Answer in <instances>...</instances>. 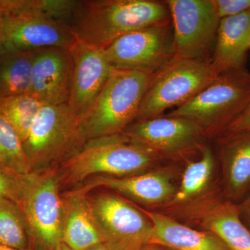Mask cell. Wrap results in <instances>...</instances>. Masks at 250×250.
<instances>
[{
	"mask_svg": "<svg viewBox=\"0 0 250 250\" xmlns=\"http://www.w3.org/2000/svg\"><path fill=\"white\" fill-rule=\"evenodd\" d=\"M227 199L236 204L250 192V131L219 137Z\"/></svg>",
	"mask_w": 250,
	"mask_h": 250,
	"instance_id": "cell-19",
	"label": "cell"
},
{
	"mask_svg": "<svg viewBox=\"0 0 250 250\" xmlns=\"http://www.w3.org/2000/svg\"><path fill=\"white\" fill-rule=\"evenodd\" d=\"M216 76L210 61L173 57L153 76L136 121L161 116L166 110L182 106Z\"/></svg>",
	"mask_w": 250,
	"mask_h": 250,
	"instance_id": "cell-5",
	"label": "cell"
},
{
	"mask_svg": "<svg viewBox=\"0 0 250 250\" xmlns=\"http://www.w3.org/2000/svg\"><path fill=\"white\" fill-rule=\"evenodd\" d=\"M25 177L0 166V197L9 199L19 205L25 188Z\"/></svg>",
	"mask_w": 250,
	"mask_h": 250,
	"instance_id": "cell-27",
	"label": "cell"
},
{
	"mask_svg": "<svg viewBox=\"0 0 250 250\" xmlns=\"http://www.w3.org/2000/svg\"><path fill=\"white\" fill-rule=\"evenodd\" d=\"M250 48V10L220 20L210 64L216 75L245 69Z\"/></svg>",
	"mask_w": 250,
	"mask_h": 250,
	"instance_id": "cell-18",
	"label": "cell"
},
{
	"mask_svg": "<svg viewBox=\"0 0 250 250\" xmlns=\"http://www.w3.org/2000/svg\"><path fill=\"white\" fill-rule=\"evenodd\" d=\"M94 216L107 243L116 250H139L152 236V222L121 197L102 193L88 200Z\"/></svg>",
	"mask_w": 250,
	"mask_h": 250,
	"instance_id": "cell-11",
	"label": "cell"
},
{
	"mask_svg": "<svg viewBox=\"0 0 250 250\" xmlns=\"http://www.w3.org/2000/svg\"><path fill=\"white\" fill-rule=\"evenodd\" d=\"M55 250H71L70 248H67L64 243H62L59 247L56 248Z\"/></svg>",
	"mask_w": 250,
	"mask_h": 250,
	"instance_id": "cell-35",
	"label": "cell"
},
{
	"mask_svg": "<svg viewBox=\"0 0 250 250\" xmlns=\"http://www.w3.org/2000/svg\"><path fill=\"white\" fill-rule=\"evenodd\" d=\"M200 152L201 156L198 159L188 164L173 200L169 205H182L197 200L204 196L209 187L215 173L214 154L206 145Z\"/></svg>",
	"mask_w": 250,
	"mask_h": 250,
	"instance_id": "cell-21",
	"label": "cell"
},
{
	"mask_svg": "<svg viewBox=\"0 0 250 250\" xmlns=\"http://www.w3.org/2000/svg\"><path fill=\"white\" fill-rule=\"evenodd\" d=\"M238 207L242 220L250 229V192Z\"/></svg>",
	"mask_w": 250,
	"mask_h": 250,
	"instance_id": "cell-30",
	"label": "cell"
},
{
	"mask_svg": "<svg viewBox=\"0 0 250 250\" xmlns=\"http://www.w3.org/2000/svg\"><path fill=\"white\" fill-rule=\"evenodd\" d=\"M165 1H81L71 23L79 40L104 49L122 36L143 28L170 21Z\"/></svg>",
	"mask_w": 250,
	"mask_h": 250,
	"instance_id": "cell-1",
	"label": "cell"
},
{
	"mask_svg": "<svg viewBox=\"0 0 250 250\" xmlns=\"http://www.w3.org/2000/svg\"><path fill=\"white\" fill-rule=\"evenodd\" d=\"M123 134L161 159L182 157L200 150L207 138L195 122L167 115L135 121Z\"/></svg>",
	"mask_w": 250,
	"mask_h": 250,
	"instance_id": "cell-10",
	"label": "cell"
},
{
	"mask_svg": "<svg viewBox=\"0 0 250 250\" xmlns=\"http://www.w3.org/2000/svg\"><path fill=\"white\" fill-rule=\"evenodd\" d=\"M220 19L238 16L250 10V0H213Z\"/></svg>",
	"mask_w": 250,
	"mask_h": 250,
	"instance_id": "cell-28",
	"label": "cell"
},
{
	"mask_svg": "<svg viewBox=\"0 0 250 250\" xmlns=\"http://www.w3.org/2000/svg\"><path fill=\"white\" fill-rule=\"evenodd\" d=\"M0 250H33L30 248V249L28 250H20L17 249V248H11V247L9 246H1L0 245Z\"/></svg>",
	"mask_w": 250,
	"mask_h": 250,
	"instance_id": "cell-34",
	"label": "cell"
},
{
	"mask_svg": "<svg viewBox=\"0 0 250 250\" xmlns=\"http://www.w3.org/2000/svg\"><path fill=\"white\" fill-rule=\"evenodd\" d=\"M170 21L133 31L112 42L104 49L112 68L156 75L174 57Z\"/></svg>",
	"mask_w": 250,
	"mask_h": 250,
	"instance_id": "cell-9",
	"label": "cell"
},
{
	"mask_svg": "<svg viewBox=\"0 0 250 250\" xmlns=\"http://www.w3.org/2000/svg\"><path fill=\"white\" fill-rule=\"evenodd\" d=\"M139 250H172L166 247L160 246V245L153 244V243H148L146 246L142 247Z\"/></svg>",
	"mask_w": 250,
	"mask_h": 250,
	"instance_id": "cell-32",
	"label": "cell"
},
{
	"mask_svg": "<svg viewBox=\"0 0 250 250\" xmlns=\"http://www.w3.org/2000/svg\"><path fill=\"white\" fill-rule=\"evenodd\" d=\"M86 190L67 192L62 197V243L71 250H86L104 243L105 238L90 209Z\"/></svg>",
	"mask_w": 250,
	"mask_h": 250,
	"instance_id": "cell-17",
	"label": "cell"
},
{
	"mask_svg": "<svg viewBox=\"0 0 250 250\" xmlns=\"http://www.w3.org/2000/svg\"><path fill=\"white\" fill-rule=\"evenodd\" d=\"M73 59L70 49L35 51L30 93L42 104H67L71 90Z\"/></svg>",
	"mask_w": 250,
	"mask_h": 250,
	"instance_id": "cell-15",
	"label": "cell"
},
{
	"mask_svg": "<svg viewBox=\"0 0 250 250\" xmlns=\"http://www.w3.org/2000/svg\"><path fill=\"white\" fill-rule=\"evenodd\" d=\"M250 104V73L246 69L219 74L190 101L172 109L169 116L192 120L207 137L220 136Z\"/></svg>",
	"mask_w": 250,
	"mask_h": 250,
	"instance_id": "cell-3",
	"label": "cell"
},
{
	"mask_svg": "<svg viewBox=\"0 0 250 250\" xmlns=\"http://www.w3.org/2000/svg\"><path fill=\"white\" fill-rule=\"evenodd\" d=\"M86 250H116L113 247L108 245L107 243H102L88 248Z\"/></svg>",
	"mask_w": 250,
	"mask_h": 250,
	"instance_id": "cell-33",
	"label": "cell"
},
{
	"mask_svg": "<svg viewBox=\"0 0 250 250\" xmlns=\"http://www.w3.org/2000/svg\"><path fill=\"white\" fill-rule=\"evenodd\" d=\"M152 77L143 72L112 69L103 89L80 118L85 142L123 134L136 121Z\"/></svg>",
	"mask_w": 250,
	"mask_h": 250,
	"instance_id": "cell-2",
	"label": "cell"
},
{
	"mask_svg": "<svg viewBox=\"0 0 250 250\" xmlns=\"http://www.w3.org/2000/svg\"><path fill=\"white\" fill-rule=\"evenodd\" d=\"M70 50L73 72L67 106L80 118L103 89L113 68L103 49L83 41L77 39Z\"/></svg>",
	"mask_w": 250,
	"mask_h": 250,
	"instance_id": "cell-14",
	"label": "cell"
},
{
	"mask_svg": "<svg viewBox=\"0 0 250 250\" xmlns=\"http://www.w3.org/2000/svg\"><path fill=\"white\" fill-rule=\"evenodd\" d=\"M42 105L31 93L4 97L0 98V114L14 128L23 143Z\"/></svg>",
	"mask_w": 250,
	"mask_h": 250,
	"instance_id": "cell-24",
	"label": "cell"
},
{
	"mask_svg": "<svg viewBox=\"0 0 250 250\" xmlns=\"http://www.w3.org/2000/svg\"><path fill=\"white\" fill-rule=\"evenodd\" d=\"M143 210L153 225L149 243L172 250H229L213 233L190 228L164 213Z\"/></svg>",
	"mask_w": 250,
	"mask_h": 250,
	"instance_id": "cell-20",
	"label": "cell"
},
{
	"mask_svg": "<svg viewBox=\"0 0 250 250\" xmlns=\"http://www.w3.org/2000/svg\"><path fill=\"white\" fill-rule=\"evenodd\" d=\"M161 159L123 134L88 140L65 161L67 179L78 182L93 174L124 177L152 170Z\"/></svg>",
	"mask_w": 250,
	"mask_h": 250,
	"instance_id": "cell-4",
	"label": "cell"
},
{
	"mask_svg": "<svg viewBox=\"0 0 250 250\" xmlns=\"http://www.w3.org/2000/svg\"><path fill=\"white\" fill-rule=\"evenodd\" d=\"M174 57L210 61L220 19L213 0H167Z\"/></svg>",
	"mask_w": 250,
	"mask_h": 250,
	"instance_id": "cell-8",
	"label": "cell"
},
{
	"mask_svg": "<svg viewBox=\"0 0 250 250\" xmlns=\"http://www.w3.org/2000/svg\"><path fill=\"white\" fill-rule=\"evenodd\" d=\"M34 53L7 49L0 54V98L30 93Z\"/></svg>",
	"mask_w": 250,
	"mask_h": 250,
	"instance_id": "cell-22",
	"label": "cell"
},
{
	"mask_svg": "<svg viewBox=\"0 0 250 250\" xmlns=\"http://www.w3.org/2000/svg\"><path fill=\"white\" fill-rule=\"evenodd\" d=\"M0 245L28 250L31 248L27 221L16 202L0 197Z\"/></svg>",
	"mask_w": 250,
	"mask_h": 250,
	"instance_id": "cell-25",
	"label": "cell"
},
{
	"mask_svg": "<svg viewBox=\"0 0 250 250\" xmlns=\"http://www.w3.org/2000/svg\"><path fill=\"white\" fill-rule=\"evenodd\" d=\"M27 221L33 250H55L62 243L63 205L55 174L33 172L25 177L19 205Z\"/></svg>",
	"mask_w": 250,
	"mask_h": 250,
	"instance_id": "cell-7",
	"label": "cell"
},
{
	"mask_svg": "<svg viewBox=\"0 0 250 250\" xmlns=\"http://www.w3.org/2000/svg\"><path fill=\"white\" fill-rule=\"evenodd\" d=\"M80 1L71 0H0V18L16 16H42L70 26Z\"/></svg>",
	"mask_w": 250,
	"mask_h": 250,
	"instance_id": "cell-23",
	"label": "cell"
},
{
	"mask_svg": "<svg viewBox=\"0 0 250 250\" xmlns=\"http://www.w3.org/2000/svg\"><path fill=\"white\" fill-rule=\"evenodd\" d=\"M6 49H7V46H6V39H5L2 21L0 18V54Z\"/></svg>",
	"mask_w": 250,
	"mask_h": 250,
	"instance_id": "cell-31",
	"label": "cell"
},
{
	"mask_svg": "<svg viewBox=\"0 0 250 250\" xmlns=\"http://www.w3.org/2000/svg\"><path fill=\"white\" fill-rule=\"evenodd\" d=\"M250 131V104L231 123L220 136H229ZM219 136V137H220Z\"/></svg>",
	"mask_w": 250,
	"mask_h": 250,
	"instance_id": "cell-29",
	"label": "cell"
},
{
	"mask_svg": "<svg viewBox=\"0 0 250 250\" xmlns=\"http://www.w3.org/2000/svg\"><path fill=\"white\" fill-rule=\"evenodd\" d=\"M98 187L120 192L143 205L155 207L170 205L177 189L174 184L173 174L167 168L129 177L102 175L95 177L83 188L88 192Z\"/></svg>",
	"mask_w": 250,
	"mask_h": 250,
	"instance_id": "cell-16",
	"label": "cell"
},
{
	"mask_svg": "<svg viewBox=\"0 0 250 250\" xmlns=\"http://www.w3.org/2000/svg\"><path fill=\"white\" fill-rule=\"evenodd\" d=\"M0 166L27 175L34 172L22 141L11 124L0 114Z\"/></svg>",
	"mask_w": 250,
	"mask_h": 250,
	"instance_id": "cell-26",
	"label": "cell"
},
{
	"mask_svg": "<svg viewBox=\"0 0 250 250\" xmlns=\"http://www.w3.org/2000/svg\"><path fill=\"white\" fill-rule=\"evenodd\" d=\"M85 143L80 118L67 104H44L23 146L35 172L67 154H75Z\"/></svg>",
	"mask_w": 250,
	"mask_h": 250,
	"instance_id": "cell-6",
	"label": "cell"
},
{
	"mask_svg": "<svg viewBox=\"0 0 250 250\" xmlns=\"http://www.w3.org/2000/svg\"><path fill=\"white\" fill-rule=\"evenodd\" d=\"M1 19L7 49L22 52L70 49L77 40L68 24L52 18L16 16Z\"/></svg>",
	"mask_w": 250,
	"mask_h": 250,
	"instance_id": "cell-13",
	"label": "cell"
},
{
	"mask_svg": "<svg viewBox=\"0 0 250 250\" xmlns=\"http://www.w3.org/2000/svg\"><path fill=\"white\" fill-rule=\"evenodd\" d=\"M174 208L190 223L215 235L229 250H250V229L242 220L237 204L202 196Z\"/></svg>",
	"mask_w": 250,
	"mask_h": 250,
	"instance_id": "cell-12",
	"label": "cell"
}]
</instances>
